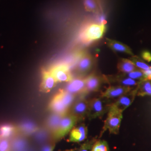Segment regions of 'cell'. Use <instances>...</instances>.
<instances>
[{"instance_id":"obj_1","label":"cell","mask_w":151,"mask_h":151,"mask_svg":"<svg viewBox=\"0 0 151 151\" xmlns=\"http://www.w3.org/2000/svg\"><path fill=\"white\" fill-rule=\"evenodd\" d=\"M123 113L120 112L114 106L111 104L108 111L107 118L105 120L103 130L100 133L101 137L103 133L108 130L110 134H118L120 126L123 119Z\"/></svg>"},{"instance_id":"obj_2","label":"cell","mask_w":151,"mask_h":151,"mask_svg":"<svg viewBox=\"0 0 151 151\" xmlns=\"http://www.w3.org/2000/svg\"><path fill=\"white\" fill-rule=\"evenodd\" d=\"M111 104L105 97L93 98L88 101V111L87 117L89 120L101 118L109 111Z\"/></svg>"},{"instance_id":"obj_3","label":"cell","mask_w":151,"mask_h":151,"mask_svg":"<svg viewBox=\"0 0 151 151\" xmlns=\"http://www.w3.org/2000/svg\"><path fill=\"white\" fill-rule=\"evenodd\" d=\"M78 122H79L78 119L70 113L63 116L58 127L52 134V140L56 142L62 139L71 131Z\"/></svg>"},{"instance_id":"obj_4","label":"cell","mask_w":151,"mask_h":151,"mask_svg":"<svg viewBox=\"0 0 151 151\" xmlns=\"http://www.w3.org/2000/svg\"><path fill=\"white\" fill-rule=\"evenodd\" d=\"M104 77L106 82L108 83L117 84L119 86L132 88L138 86L141 82L129 78L124 73L116 75H104Z\"/></svg>"},{"instance_id":"obj_5","label":"cell","mask_w":151,"mask_h":151,"mask_svg":"<svg viewBox=\"0 0 151 151\" xmlns=\"http://www.w3.org/2000/svg\"><path fill=\"white\" fill-rule=\"evenodd\" d=\"M104 82H106L104 75H99L96 73L89 75L85 77L86 87L84 93L99 91Z\"/></svg>"},{"instance_id":"obj_6","label":"cell","mask_w":151,"mask_h":151,"mask_svg":"<svg viewBox=\"0 0 151 151\" xmlns=\"http://www.w3.org/2000/svg\"><path fill=\"white\" fill-rule=\"evenodd\" d=\"M138 90V86L136 87L135 88L132 89L129 92L125 93L122 96L119 97L115 103L112 104V105L120 112L123 113L134 101L135 96L137 95Z\"/></svg>"},{"instance_id":"obj_7","label":"cell","mask_w":151,"mask_h":151,"mask_svg":"<svg viewBox=\"0 0 151 151\" xmlns=\"http://www.w3.org/2000/svg\"><path fill=\"white\" fill-rule=\"evenodd\" d=\"M88 111V101L82 98L77 100L70 107V113L74 115L79 122H81L87 116Z\"/></svg>"},{"instance_id":"obj_8","label":"cell","mask_w":151,"mask_h":151,"mask_svg":"<svg viewBox=\"0 0 151 151\" xmlns=\"http://www.w3.org/2000/svg\"><path fill=\"white\" fill-rule=\"evenodd\" d=\"M94 65V58L91 54L86 53L81 55L77 65L76 70L81 76L86 75L90 72Z\"/></svg>"},{"instance_id":"obj_9","label":"cell","mask_w":151,"mask_h":151,"mask_svg":"<svg viewBox=\"0 0 151 151\" xmlns=\"http://www.w3.org/2000/svg\"><path fill=\"white\" fill-rule=\"evenodd\" d=\"M49 71L57 82H68L73 79L68 67L65 65H57Z\"/></svg>"},{"instance_id":"obj_10","label":"cell","mask_w":151,"mask_h":151,"mask_svg":"<svg viewBox=\"0 0 151 151\" xmlns=\"http://www.w3.org/2000/svg\"><path fill=\"white\" fill-rule=\"evenodd\" d=\"M49 109L61 116H64L70 111V108L65 105L58 92L51 100L49 105Z\"/></svg>"},{"instance_id":"obj_11","label":"cell","mask_w":151,"mask_h":151,"mask_svg":"<svg viewBox=\"0 0 151 151\" xmlns=\"http://www.w3.org/2000/svg\"><path fill=\"white\" fill-rule=\"evenodd\" d=\"M86 87L85 78L79 77L73 78L71 81L68 82L65 90L75 95L76 94L85 93Z\"/></svg>"},{"instance_id":"obj_12","label":"cell","mask_w":151,"mask_h":151,"mask_svg":"<svg viewBox=\"0 0 151 151\" xmlns=\"http://www.w3.org/2000/svg\"><path fill=\"white\" fill-rule=\"evenodd\" d=\"M87 127L84 124H81L74 127L71 130L68 141L70 142L80 143L86 140L87 137Z\"/></svg>"},{"instance_id":"obj_13","label":"cell","mask_w":151,"mask_h":151,"mask_svg":"<svg viewBox=\"0 0 151 151\" xmlns=\"http://www.w3.org/2000/svg\"><path fill=\"white\" fill-rule=\"evenodd\" d=\"M133 88L129 87L122 86H110L103 92L101 95V97L106 98L108 99H115L120 97L125 93L131 91Z\"/></svg>"},{"instance_id":"obj_14","label":"cell","mask_w":151,"mask_h":151,"mask_svg":"<svg viewBox=\"0 0 151 151\" xmlns=\"http://www.w3.org/2000/svg\"><path fill=\"white\" fill-rule=\"evenodd\" d=\"M57 82L50 71L43 70L42 72V80L40 85V91L48 93L55 86Z\"/></svg>"},{"instance_id":"obj_15","label":"cell","mask_w":151,"mask_h":151,"mask_svg":"<svg viewBox=\"0 0 151 151\" xmlns=\"http://www.w3.org/2000/svg\"><path fill=\"white\" fill-rule=\"evenodd\" d=\"M105 30L104 25L91 24L87 27L85 35L89 40H95L102 38Z\"/></svg>"},{"instance_id":"obj_16","label":"cell","mask_w":151,"mask_h":151,"mask_svg":"<svg viewBox=\"0 0 151 151\" xmlns=\"http://www.w3.org/2000/svg\"><path fill=\"white\" fill-rule=\"evenodd\" d=\"M105 40L106 44H107L109 48L113 50L114 52L124 53L131 55L132 56L134 55L131 49L127 45L109 38H106Z\"/></svg>"},{"instance_id":"obj_17","label":"cell","mask_w":151,"mask_h":151,"mask_svg":"<svg viewBox=\"0 0 151 151\" xmlns=\"http://www.w3.org/2000/svg\"><path fill=\"white\" fill-rule=\"evenodd\" d=\"M117 68L120 72L124 74L128 73L138 69L130 60L125 58L119 60Z\"/></svg>"},{"instance_id":"obj_18","label":"cell","mask_w":151,"mask_h":151,"mask_svg":"<svg viewBox=\"0 0 151 151\" xmlns=\"http://www.w3.org/2000/svg\"><path fill=\"white\" fill-rule=\"evenodd\" d=\"M62 116H61L59 114L54 113L49 118L47 125L52 134H53L58 127Z\"/></svg>"},{"instance_id":"obj_19","label":"cell","mask_w":151,"mask_h":151,"mask_svg":"<svg viewBox=\"0 0 151 151\" xmlns=\"http://www.w3.org/2000/svg\"><path fill=\"white\" fill-rule=\"evenodd\" d=\"M85 10L95 14L100 13L101 10L98 0H83Z\"/></svg>"},{"instance_id":"obj_20","label":"cell","mask_w":151,"mask_h":151,"mask_svg":"<svg viewBox=\"0 0 151 151\" xmlns=\"http://www.w3.org/2000/svg\"><path fill=\"white\" fill-rule=\"evenodd\" d=\"M137 95L140 96H151V82L150 81H141L138 85Z\"/></svg>"},{"instance_id":"obj_21","label":"cell","mask_w":151,"mask_h":151,"mask_svg":"<svg viewBox=\"0 0 151 151\" xmlns=\"http://www.w3.org/2000/svg\"><path fill=\"white\" fill-rule=\"evenodd\" d=\"M15 127L11 125H6L0 128V137L8 138L9 137L14 134L16 132Z\"/></svg>"},{"instance_id":"obj_22","label":"cell","mask_w":151,"mask_h":151,"mask_svg":"<svg viewBox=\"0 0 151 151\" xmlns=\"http://www.w3.org/2000/svg\"><path fill=\"white\" fill-rule=\"evenodd\" d=\"M129 60L134 63L138 69H139L140 70H147L150 67V66L147 65L143 60L137 55H133L131 58H130Z\"/></svg>"},{"instance_id":"obj_23","label":"cell","mask_w":151,"mask_h":151,"mask_svg":"<svg viewBox=\"0 0 151 151\" xmlns=\"http://www.w3.org/2000/svg\"><path fill=\"white\" fill-rule=\"evenodd\" d=\"M37 127L32 123H25L19 127V130L25 135H29L35 132Z\"/></svg>"},{"instance_id":"obj_24","label":"cell","mask_w":151,"mask_h":151,"mask_svg":"<svg viewBox=\"0 0 151 151\" xmlns=\"http://www.w3.org/2000/svg\"><path fill=\"white\" fill-rule=\"evenodd\" d=\"M127 77L130 78L133 80H135L137 81H145V75L143 70H140L139 69H137L136 70L132 71L130 73L125 74Z\"/></svg>"},{"instance_id":"obj_25","label":"cell","mask_w":151,"mask_h":151,"mask_svg":"<svg viewBox=\"0 0 151 151\" xmlns=\"http://www.w3.org/2000/svg\"><path fill=\"white\" fill-rule=\"evenodd\" d=\"M92 151H109L107 142L104 140H96L93 146Z\"/></svg>"},{"instance_id":"obj_26","label":"cell","mask_w":151,"mask_h":151,"mask_svg":"<svg viewBox=\"0 0 151 151\" xmlns=\"http://www.w3.org/2000/svg\"><path fill=\"white\" fill-rule=\"evenodd\" d=\"M96 141V137L92 139L91 140H87L84 143L82 144L80 147L76 150V151H92L93 146Z\"/></svg>"},{"instance_id":"obj_27","label":"cell","mask_w":151,"mask_h":151,"mask_svg":"<svg viewBox=\"0 0 151 151\" xmlns=\"http://www.w3.org/2000/svg\"><path fill=\"white\" fill-rule=\"evenodd\" d=\"M10 143L8 138L0 137V151H9Z\"/></svg>"},{"instance_id":"obj_28","label":"cell","mask_w":151,"mask_h":151,"mask_svg":"<svg viewBox=\"0 0 151 151\" xmlns=\"http://www.w3.org/2000/svg\"><path fill=\"white\" fill-rule=\"evenodd\" d=\"M55 146V142L53 140H52V142H49L48 143L44 145L42 147L40 151H53Z\"/></svg>"},{"instance_id":"obj_29","label":"cell","mask_w":151,"mask_h":151,"mask_svg":"<svg viewBox=\"0 0 151 151\" xmlns=\"http://www.w3.org/2000/svg\"><path fill=\"white\" fill-rule=\"evenodd\" d=\"M142 57L143 60H145L147 62H151V53L147 50H144L142 53Z\"/></svg>"},{"instance_id":"obj_30","label":"cell","mask_w":151,"mask_h":151,"mask_svg":"<svg viewBox=\"0 0 151 151\" xmlns=\"http://www.w3.org/2000/svg\"><path fill=\"white\" fill-rule=\"evenodd\" d=\"M145 75V81H151V67H150L148 70H143Z\"/></svg>"},{"instance_id":"obj_31","label":"cell","mask_w":151,"mask_h":151,"mask_svg":"<svg viewBox=\"0 0 151 151\" xmlns=\"http://www.w3.org/2000/svg\"><path fill=\"white\" fill-rule=\"evenodd\" d=\"M63 151H76L75 149H71V150H67Z\"/></svg>"}]
</instances>
